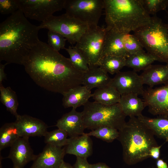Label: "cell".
Masks as SVG:
<instances>
[{
  "label": "cell",
  "mask_w": 168,
  "mask_h": 168,
  "mask_svg": "<svg viewBox=\"0 0 168 168\" xmlns=\"http://www.w3.org/2000/svg\"><path fill=\"white\" fill-rule=\"evenodd\" d=\"M48 44L53 49L57 51L65 49L67 39L61 34L56 31L49 30L48 32Z\"/></svg>",
  "instance_id": "34"
},
{
  "label": "cell",
  "mask_w": 168,
  "mask_h": 168,
  "mask_svg": "<svg viewBox=\"0 0 168 168\" xmlns=\"http://www.w3.org/2000/svg\"><path fill=\"white\" fill-rule=\"evenodd\" d=\"M162 145L152 147L150 152V157L155 160L159 159L160 156V150Z\"/></svg>",
  "instance_id": "37"
},
{
  "label": "cell",
  "mask_w": 168,
  "mask_h": 168,
  "mask_svg": "<svg viewBox=\"0 0 168 168\" xmlns=\"http://www.w3.org/2000/svg\"><path fill=\"white\" fill-rule=\"evenodd\" d=\"M156 58L144 50L129 55L126 58L125 66L136 72L143 71L155 61Z\"/></svg>",
  "instance_id": "25"
},
{
  "label": "cell",
  "mask_w": 168,
  "mask_h": 168,
  "mask_svg": "<svg viewBox=\"0 0 168 168\" xmlns=\"http://www.w3.org/2000/svg\"><path fill=\"white\" fill-rule=\"evenodd\" d=\"M121 109L125 116L138 117L146 107L143 100L134 94L121 95L119 102Z\"/></svg>",
  "instance_id": "22"
},
{
  "label": "cell",
  "mask_w": 168,
  "mask_h": 168,
  "mask_svg": "<svg viewBox=\"0 0 168 168\" xmlns=\"http://www.w3.org/2000/svg\"><path fill=\"white\" fill-rule=\"evenodd\" d=\"M123 95L143 94L145 89L140 76L134 71L119 72L112 78L110 84Z\"/></svg>",
  "instance_id": "12"
},
{
  "label": "cell",
  "mask_w": 168,
  "mask_h": 168,
  "mask_svg": "<svg viewBox=\"0 0 168 168\" xmlns=\"http://www.w3.org/2000/svg\"><path fill=\"white\" fill-rule=\"evenodd\" d=\"M166 24V25H167V27L168 28V23L167 24Z\"/></svg>",
  "instance_id": "42"
},
{
  "label": "cell",
  "mask_w": 168,
  "mask_h": 168,
  "mask_svg": "<svg viewBox=\"0 0 168 168\" xmlns=\"http://www.w3.org/2000/svg\"><path fill=\"white\" fill-rule=\"evenodd\" d=\"M118 139L123 148L124 162L135 165L150 157L151 148L158 145L152 132L137 117H130L119 130Z\"/></svg>",
  "instance_id": "4"
},
{
  "label": "cell",
  "mask_w": 168,
  "mask_h": 168,
  "mask_svg": "<svg viewBox=\"0 0 168 168\" xmlns=\"http://www.w3.org/2000/svg\"><path fill=\"white\" fill-rule=\"evenodd\" d=\"M26 72L38 86L63 95L82 85L84 72L48 44L40 41L30 51L24 64Z\"/></svg>",
  "instance_id": "1"
},
{
  "label": "cell",
  "mask_w": 168,
  "mask_h": 168,
  "mask_svg": "<svg viewBox=\"0 0 168 168\" xmlns=\"http://www.w3.org/2000/svg\"><path fill=\"white\" fill-rule=\"evenodd\" d=\"M55 126L66 132L70 138L83 134L86 128L82 112H77L73 109L58 119Z\"/></svg>",
  "instance_id": "15"
},
{
  "label": "cell",
  "mask_w": 168,
  "mask_h": 168,
  "mask_svg": "<svg viewBox=\"0 0 168 168\" xmlns=\"http://www.w3.org/2000/svg\"><path fill=\"white\" fill-rule=\"evenodd\" d=\"M82 112L86 128L92 130L102 126H108L119 130L126 123V116L119 103L105 105L88 101Z\"/></svg>",
  "instance_id": "6"
},
{
  "label": "cell",
  "mask_w": 168,
  "mask_h": 168,
  "mask_svg": "<svg viewBox=\"0 0 168 168\" xmlns=\"http://www.w3.org/2000/svg\"><path fill=\"white\" fill-rule=\"evenodd\" d=\"M0 101L16 117L19 114L17 112L19 103L16 93L10 87H5L2 84L0 85Z\"/></svg>",
  "instance_id": "28"
},
{
  "label": "cell",
  "mask_w": 168,
  "mask_h": 168,
  "mask_svg": "<svg viewBox=\"0 0 168 168\" xmlns=\"http://www.w3.org/2000/svg\"><path fill=\"white\" fill-rule=\"evenodd\" d=\"M38 26L19 9L0 24V61L24 65L32 48L40 41Z\"/></svg>",
  "instance_id": "2"
},
{
  "label": "cell",
  "mask_w": 168,
  "mask_h": 168,
  "mask_svg": "<svg viewBox=\"0 0 168 168\" xmlns=\"http://www.w3.org/2000/svg\"><path fill=\"white\" fill-rule=\"evenodd\" d=\"M144 7L150 15L156 16L159 12L168 7V0H140Z\"/></svg>",
  "instance_id": "33"
},
{
  "label": "cell",
  "mask_w": 168,
  "mask_h": 168,
  "mask_svg": "<svg viewBox=\"0 0 168 168\" xmlns=\"http://www.w3.org/2000/svg\"></svg>",
  "instance_id": "45"
},
{
  "label": "cell",
  "mask_w": 168,
  "mask_h": 168,
  "mask_svg": "<svg viewBox=\"0 0 168 168\" xmlns=\"http://www.w3.org/2000/svg\"><path fill=\"white\" fill-rule=\"evenodd\" d=\"M21 137L19 130L15 122L3 124L0 128V151L10 147Z\"/></svg>",
  "instance_id": "26"
},
{
  "label": "cell",
  "mask_w": 168,
  "mask_h": 168,
  "mask_svg": "<svg viewBox=\"0 0 168 168\" xmlns=\"http://www.w3.org/2000/svg\"><path fill=\"white\" fill-rule=\"evenodd\" d=\"M66 13L87 24L97 27L104 9L103 0H66Z\"/></svg>",
  "instance_id": "9"
},
{
  "label": "cell",
  "mask_w": 168,
  "mask_h": 168,
  "mask_svg": "<svg viewBox=\"0 0 168 168\" xmlns=\"http://www.w3.org/2000/svg\"><path fill=\"white\" fill-rule=\"evenodd\" d=\"M106 28L102 57L111 55L127 58L129 55L123 44L122 34L106 27Z\"/></svg>",
  "instance_id": "20"
},
{
  "label": "cell",
  "mask_w": 168,
  "mask_h": 168,
  "mask_svg": "<svg viewBox=\"0 0 168 168\" xmlns=\"http://www.w3.org/2000/svg\"><path fill=\"white\" fill-rule=\"evenodd\" d=\"M38 26L40 29H46L60 34L72 44H76L90 28L86 24L66 13L53 16Z\"/></svg>",
  "instance_id": "8"
},
{
  "label": "cell",
  "mask_w": 168,
  "mask_h": 168,
  "mask_svg": "<svg viewBox=\"0 0 168 168\" xmlns=\"http://www.w3.org/2000/svg\"><path fill=\"white\" fill-rule=\"evenodd\" d=\"M0 168H2V166H0Z\"/></svg>",
  "instance_id": "44"
},
{
  "label": "cell",
  "mask_w": 168,
  "mask_h": 168,
  "mask_svg": "<svg viewBox=\"0 0 168 168\" xmlns=\"http://www.w3.org/2000/svg\"><path fill=\"white\" fill-rule=\"evenodd\" d=\"M68 135L63 130L58 128L51 131H47L44 136V142L46 144L62 147L68 142Z\"/></svg>",
  "instance_id": "30"
},
{
  "label": "cell",
  "mask_w": 168,
  "mask_h": 168,
  "mask_svg": "<svg viewBox=\"0 0 168 168\" xmlns=\"http://www.w3.org/2000/svg\"><path fill=\"white\" fill-rule=\"evenodd\" d=\"M25 16L44 22L55 12L64 9L66 0H18Z\"/></svg>",
  "instance_id": "10"
},
{
  "label": "cell",
  "mask_w": 168,
  "mask_h": 168,
  "mask_svg": "<svg viewBox=\"0 0 168 168\" xmlns=\"http://www.w3.org/2000/svg\"><path fill=\"white\" fill-rule=\"evenodd\" d=\"M143 85L149 87L168 84V67L166 65H151L139 75Z\"/></svg>",
  "instance_id": "18"
},
{
  "label": "cell",
  "mask_w": 168,
  "mask_h": 168,
  "mask_svg": "<svg viewBox=\"0 0 168 168\" xmlns=\"http://www.w3.org/2000/svg\"><path fill=\"white\" fill-rule=\"evenodd\" d=\"M156 164L157 168H168L167 163L162 159L157 160Z\"/></svg>",
  "instance_id": "39"
},
{
  "label": "cell",
  "mask_w": 168,
  "mask_h": 168,
  "mask_svg": "<svg viewBox=\"0 0 168 168\" xmlns=\"http://www.w3.org/2000/svg\"><path fill=\"white\" fill-rule=\"evenodd\" d=\"M122 39L124 48L129 56L144 50L141 42L134 34H122Z\"/></svg>",
  "instance_id": "32"
},
{
  "label": "cell",
  "mask_w": 168,
  "mask_h": 168,
  "mask_svg": "<svg viewBox=\"0 0 168 168\" xmlns=\"http://www.w3.org/2000/svg\"><path fill=\"white\" fill-rule=\"evenodd\" d=\"M133 34L156 61L168 63V28L161 19L156 15L152 16L149 24Z\"/></svg>",
  "instance_id": "5"
},
{
  "label": "cell",
  "mask_w": 168,
  "mask_h": 168,
  "mask_svg": "<svg viewBox=\"0 0 168 168\" xmlns=\"http://www.w3.org/2000/svg\"><path fill=\"white\" fill-rule=\"evenodd\" d=\"M125 57L114 55H108L102 58L99 66L108 73L117 74L126 65Z\"/></svg>",
  "instance_id": "27"
},
{
  "label": "cell",
  "mask_w": 168,
  "mask_h": 168,
  "mask_svg": "<svg viewBox=\"0 0 168 168\" xmlns=\"http://www.w3.org/2000/svg\"><path fill=\"white\" fill-rule=\"evenodd\" d=\"M166 65L167 66V67H168V63H166Z\"/></svg>",
  "instance_id": "43"
},
{
  "label": "cell",
  "mask_w": 168,
  "mask_h": 168,
  "mask_svg": "<svg viewBox=\"0 0 168 168\" xmlns=\"http://www.w3.org/2000/svg\"><path fill=\"white\" fill-rule=\"evenodd\" d=\"M112 78L108 73L99 66L89 67L84 72L82 85L88 90L103 87L110 84Z\"/></svg>",
  "instance_id": "19"
},
{
  "label": "cell",
  "mask_w": 168,
  "mask_h": 168,
  "mask_svg": "<svg viewBox=\"0 0 168 168\" xmlns=\"http://www.w3.org/2000/svg\"><path fill=\"white\" fill-rule=\"evenodd\" d=\"M58 168H73V166L70 164L64 161L62 162Z\"/></svg>",
  "instance_id": "41"
},
{
  "label": "cell",
  "mask_w": 168,
  "mask_h": 168,
  "mask_svg": "<svg viewBox=\"0 0 168 168\" xmlns=\"http://www.w3.org/2000/svg\"><path fill=\"white\" fill-rule=\"evenodd\" d=\"M73 168H91L87 159L77 157L76 160L73 166Z\"/></svg>",
  "instance_id": "36"
},
{
  "label": "cell",
  "mask_w": 168,
  "mask_h": 168,
  "mask_svg": "<svg viewBox=\"0 0 168 168\" xmlns=\"http://www.w3.org/2000/svg\"><path fill=\"white\" fill-rule=\"evenodd\" d=\"M106 28L129 33L149 24L151 17L140 0H103Z\"/></svg>",
  "instance_id": "3"
},
{
  "label": "cell",
  "mask_w": 168,
  "mask_h": 168,
  "mask_svg": "<svg viewBox=\"0 0 168 168\" xmlns=\"http://www.w3.org/2000/svg\"><path fill=\"white\" fill-rule=\"evenodd\" d=\"M149 112L154 115L168 116V84L145 90L142 95Z\"/></svg>",
  "instance_id": "11"
},
{
  "label": "cell",
  "mask_w": 168,
  "mask_h": 168,
  "mask_svg": "<svg viewBox=\"0 0 168 168\" xmlns=\"http://www.w3.org/2000/svg\"><path fill=\"white\" fill-rule=\"evenodd\" d=\"M64 148L66 154L87 159L92 153V141L90 136L85 133L80 136L69 138Z\"/></svg>",
  "instance_id": "17"
},
{
  "label": "cell",
  "mask_w": 168,
  "mask_h": 168,
  "mask_svg": "<svg viewBox=\"0 0 168 168\" xmlns=\"http://www.w3.org/2000/svg\"><path fill=\"white\" fill-rule=\"evenodd\" d=\"M121 96L116 89L110 85L97 88L92 96L95 102L108 105L118 103Z\"/></svg>",
  "instance_id": "24"
},
{
  "label": "cell",
  "mask_w": 168,
  "mask_h": 168,
  "mask_svg": "<svg viewBox=\"0 0 168 168\" xmlns=\"http://www.w3.org/2000/svg\"><path fill=\"white\" fill-rule=\"evenodd\" d=\"M62 95L63 107L65 108L72 107L74 109L81 106H84L92 96L91 91L81 85L70 89Z\"/></svg>",
  "instance_id": "21"
},
{
  "label": "cell",
  "mask_w": 168,
  "mask_h": 168,
  "mask_svg": "<svg viewBox=\"0 0 168 168\" xmlns=\"http://www.w3.org/2000/svg\"><path fill=\"white\" fill-rule=\"evenodd\" d=\"M7 63L3 64L0 63V85H2L3 80L7 79L6 74L4 72V69Z\"/></svg>",
  "instance_id": "38"
},
{
  "label": "cell",
  "mask_w": 168,
  "mask_h": 168,
  "mask_svg": "<svg viewBox=\"0 0 168 168\" xmlns=\"http://www.w3.org/2000/svg\"><path fill=\"white\" fill-rule=\"evenodd\" d=\"M16 118L21 137H44L47 132L48 126L39 119L26 114H18Z\"/></svg>",
  "instance_id": "16"
},
{
  "label": "cell",
  "mask_w": 168,
  "mask_h": 168,
  "mask_svg": "<svg viewBox=\"0 0 168 168\" xmlns=\"http://www.w3.org/2000/svg\"><path fill=\"white\" fill-rule=\"evenodd\" d=\"M65 154L64 148L46 144L30 168H58Z\"/></svg>",
  "instance_id": "14"
},
{
  "label": "cell",
  "mask_w": 168,
  "mask_h": 168,
  "mask_svg": "<svg viewBox=\"0 0 168 168\" xmlns=\"http://www.w3.org/2000/svg\"><path fill=\"white\" fill-rule=\"evenodd\" d=\"M91 168H111L105 163L99 162L91 164Z\"/></svg>",
  "instance_id": "40"
},
{
  "label": "cell",
  "mask_w": 168,
  "mask_h": 168,
  "mask_svg": "<svg viewBox=\"0 0 168 168\" xmlns=\"http://www.w3.org/2000/svg\"><path fill=\"white\" fill-rule=\"evenodd\" d=\"M137 118L154 135L168 142V116L151 118L142 114Z\"/></svg>",
  "instance_id": "23"
},
{
  "label": "cell",
  "mask_w": 168,
  "mask_h": 168,
  "mask_svg": "<svg viewBox=\"0 0 168 168\" xmlns=\"http://www.w3.org/2000/svg\"><path fill=\"white\" fill-rule=\"evenodd\" d=\"M29 138L21 137L10 147V152L7 158L12 161L13 168H23L27 164L35 159L36 155L34 154Z\"/></svg>",
  "instance_id": "13"
},
{
  "label": "cell",
  "mask_w": 168,
  "mask_h": 168,
  "mask_svg": "<svg viewBox=\"0 0 168 168\" xmlns=\"http://www.w3.org/2000/svg\"><path fill=\"white\" fill-rule=\"evenodd\" d=\"M65 49L69 54L71 63L76 69L83 72L88 70L89 67L86 59L75 46H69Z\"/></svg>",
  "instance_id": "29"
},
{
  "label": "cell",
  "mask_w": 168,
  "mask_h": 168,
  "mask_svg": "<svg viewBox=\"0 0 168 168\" xmlns=\"http://www.w3.org/2000/svg\"><path fill=\"white\" fill-rule=\"evenodd\" d=\"M89 136H93L107 142H111L117 139L119 134V130L108 126L100 127L86 133Z\"/></svg>",
  "instance_id": "31"
},
{
  "label": "cell",
  "mask_w": 168,
  "mask_h": 168,
  "mask_svg": "<svg viewBox=\"0 0 168 168\" xmlns=\"http://www.w3.org/2000/svg\"><path fill=\"white\" fill-rule=\"evenodd\" d=\"M19 9L18 0H0V12L12 14Z\"/></svg>",
  "instance_id": "35"
},
{
  "label": "cell",
  "mask_w": 168,
  "mask_h": 168,
  "mask_svg": "<svg viewBox=\"0 0 168 168\" xmlns=\"http://www.w3.org/2000/svg\"><path fill=\"white\" fill-rule=\"evenodd\" d=\"M106 28L98 26L90 28L82 36L76 47L86 59L89 67L99 66L102 57Z\"/></svg>",
  "instance_id": "7"
}]
</instances>
